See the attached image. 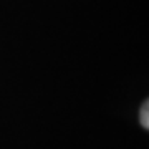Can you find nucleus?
Returning <instances> with one entry per match:
<instances>
[{
  "mask_svg": "<svg viewBox=\"0 0 149 149\" xmlns=\"http://www.w3.org/2000/svg\"><path fill=\"white\" fill-rule=\"evenodd\" d=\"M141 124L146 129L149 128V103L148 101L144 103L143 108H141Z\"/></svg>",
  "mask_w": 149,
  "mask_h": 149,
  "instance_id": "obj_1",
  "label": "nucleus"
}]
</instances>
